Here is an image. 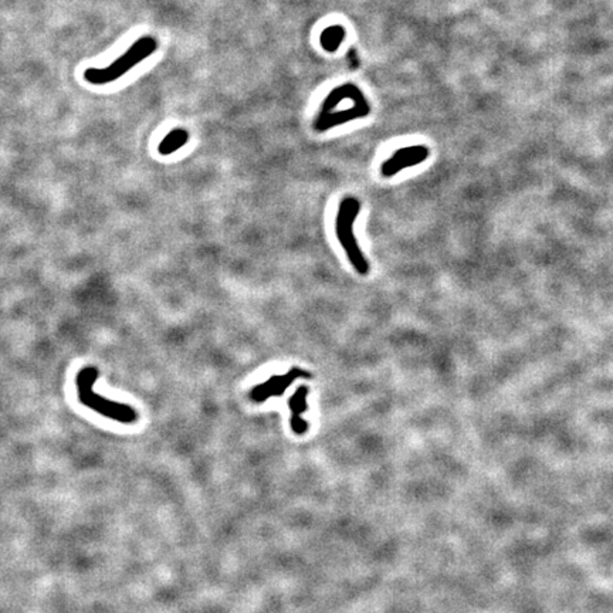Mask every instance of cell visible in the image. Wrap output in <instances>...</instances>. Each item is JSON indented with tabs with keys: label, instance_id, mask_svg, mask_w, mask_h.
<instances>
[{
	"label": "cell",
	"instance_id": "6da1fadb",
	"mask_svg": "<svg viewBox=\"0 0 613 613\" xmlns=\"http://www.w3.org/2000/svg\"><path fill=\"white\" fill-rule=\"evenodd\" d=\"M371 105L362 90L351 83L335 87L324 100L316 119L314 129L326 132L350 121L368 117Z\"/></svg>",
	"mask_w": 613,
	"mask_h": 613
},
{
	"label": "cell",
	"instance_id": "7a4b0ae2",
	"mask_svg": "<svg viewBox=\"0 0 613 613\" xmlns=\"http://www.w3.org/2000/svg\"><path fill=\"white\" fill-rule=\"evenodd\" d=\"M98 369L94 367H87L81 369L77 375L76 385H77V393L80 402L90 407L91 410L112 419L119 423H133L138 417L136 412L124 403H118L114 400H109L98 393L94 392V383L98 379Z\"/></svg>",
	"mask_w": 613,
	"mask_h": 613
},
{
	"label": "cell",
	"instance_id": "3957f363",
	"mask_svg": "<svg viewBox=\"0 0 613 613\" xmlns=\"http://www.w3.org/2000/svg\"><path fill=\"white\" fill-rule=\"evenodd\" d=\"M361 210V202L357 198L347 196L340 202L337 218H335V233L338 242L341 243L351 266L361 275L369 273V261L364 256L357 242L354 226Z\"/></svg>",
	"mask_w": 613,
	"mask_h": 613
},
{
	"label": "cell",
	"instance_id": "277c9868",
	"mask_svg": "<svg viewBox=\"0 0 613 613\" xmlns=\"http://www.w3.org/2000/svg\"><path fill=\"white\" fill-rule=\"evenodd\" d=\"M157 49H158V42L155 39L150 36L141 37L122 56H119L115 61H112L107 67L87 69L84 71V78L93 85H105L114 83L121 76L126 74L132 67L138 66L149 56H152L157 52Z\"/></svg>",
	"mask_w": 613,
	"mask_h": 613
},
{
	"label": "cell",
	"instance_id": "5b68a950",
	"mask_svg": "<svg viewBox=\"0 0 613 613\" xmlns=\"http://www.w3.org/2000/svg\"><path fill=\"white\" fill-rule=\"evenodd\" d=\"M313 375L301 368H291L288 372L281 375H273L266 382L256 385L250 392L249 398L254 403H264L270 398H278L297 381V379H311Z\"/></svg>",
	"mask_w": 613,
	"mask_h": 613
},
{
	"label": "cell",
	"instance_id": "8992f818",
	"mask_svg": "<svg viewBox=\"0 0 613 613\" xmlns=\"http://www.w3.org/2000/svg\"><path fill=\"white\" fill-rule=\"evenodd\" d=\"M429 155L430 150L426 145L403 146L395 150L393 155L382 164L381 174L383 178H392L406 168H413L423 164L429 158Z\"/></svg>",
	"mask_w": 613,
	"mask_h": 613
},
{
	"label": "cell",
	"instance_id": "52a82bcc",
	"mask_svg": "<svg viewBox=\"0 0 613 613\" xmlns=\"http://www.w3.org/2000/svg\"><path fill=\"white\" fill-rule=\"evenodd\" d=\"M309 395H310L309 386L302 385L288 399V407L291 412L290 426H291L292 432L298 436L305 434L310 429L309 422L302 417L304 413L309 412Z\"/></svg>",
	"mask_w": 613,
	"mask_h": 613
},
{
	"label": "cell",
	"instance_id": "ba28073f",
	"mask_svg": "<svg viewBox=\"0 0 613 613\" xmlns=\"http://www.w3.org/2000/svg\"><path fill=\"white\" fill-rule=\"evenodd\" d=\"M188 141H189V132L184 128H177L162 139V142L158 146V150L161 155L167 157L179 150L182 146H185Z\"/></svg>",
	"mask_w": 613,
	"mask_h": 613
},
{
	"label": "cell",
	"instance_id": "9c48e42d",
	"mask_svg": "<svg viewBox=\"0 0 613 613\" xmlns=\"http://www.w3.org/2000/svg\"><path fill=\"white\" fill-rule=\"evenodd\" d=\"M345 35H347V32L343 26L334 25V26H330L326 30H323L321 37H320V43L326 52L334 53L338 50L341 43L344 42Z\"/></svg>",
	"mask_w": 613,
	"mask_h": 613
}]
</instances>
